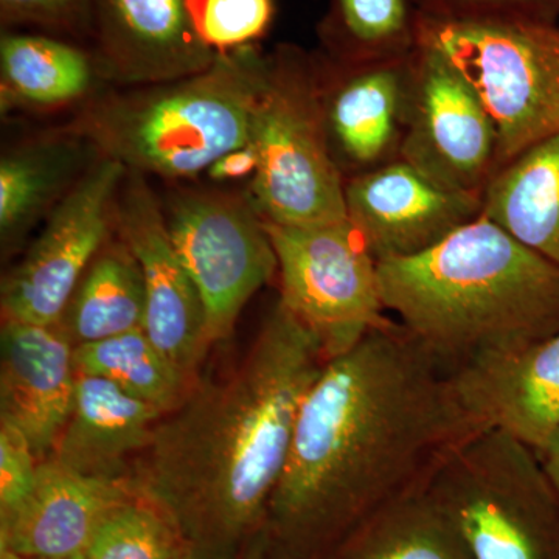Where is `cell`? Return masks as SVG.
Wrapping results in <instances>:
<instances>
[{"mask_svg":"<svg viewBox=\"0 0 559 559\" xmlns=\"http://www.w3.org/2000/svg\"><path fill=\"white\" fill-rule=\"evenodd\" d=\"M241 559H263V540H261L260 535L250 544L249 549L245 551V557Z\"/></svg>","mask_w":559,"mask_h":559,"instance_id":"cell-34","label":"cell"},{"mask_svg":"<svg viewBox=\"0 0 559 559\" xmlns=\"http://www.w3.org/2000/svg\"><path fill=\"white\" fill-rule=\"evenodd\" d=\"M164 412L119 385L76 370L75 396L50 459L98 479H130Z\"/></svg>","mask_w":559,"mask_h":559,"instance_id":"cell-18","label":"cell"},{"mask_svg":"<svg viewBox=\"0 0 559 559\" xmlns=\"http://www.w3.org/2000/svg\"><path fill=\"white\" fill-rule=\"evenodd\" d=\"M91 3L92 0H0V13L7 24L72 27L86 16Z\"/></svg>","mask_w":559,"mask_h":559,"instance_id":"cell-31","label":"cell"},{"mask_svg":"<svg viewBox=\"0 0 559 559\" xmlns=\"http://www.w3.org/2000/svg\"><path fill=\"white\" fill-rule=\"evenodd\" d=\"M75 385V345L58 323L2 320L0 419L21 429L40 460L60 439Z\"/></svg>","mask_w":559,"mask_h":559,"instance_id":"cell-16","label":"cell"},{"mask_svg":"<svg viewBox=\"0 0 559 559\" xmlns=\"http://www.w3.org/2000/svg\"><path fill=\"white\" fill-rule=\"evenodd\" d=\"M480 429L443 359L396 320L371 331L326 362L301 403L263 559H322Z\"/></svg>","mask_w":559,"mask_h":559,"instance_id":"cell-1","label":"cell"},{"mask_svg":"<svg viewBox=\"0 0 559 559\" xmlns=\"http://www.w3.org/2000/svg\"><path fill=\"white\" fill-rule=\"evenodd\" d=\"M0 559H27L20 557V555L13 554V551L0 549Z\"/></svg>","mask_w":559,"mask_h":559,"instance_id":"cell-35","label":"cell"},{"mask_svg":"<svg viewBox=\"0 0 559 559\" xmlns=\"http://www.w3.org/2000/svg\"><path fill=\"white\" fill-rule=\"evenodd\" d=\"M75 366L81 373L108 380L164 415L175 409L193 385L143 329L79 345Z\"/></svg>","mask_w":559,"mask_h":559,"instance_id":"cell-25","label":"cell"},{"mask_svg":"<svg viewBox=\"0 0 559 559\" xmlns=\"http://www.w3.org/2000/svg\"><path fill=\"white\" fill-rule=\"evenodd\" d=\"M481 215L559 267V134L491 176L481 193Z\"/></svg>","mask_w":559,"mask_h":559,"instance_id":"cell-19","label":"cell"},{"mask_svg":"<svg viewBox=\"0 0 559 559\" xmlns=\"http://www.w3.org/2000/svg\"><path fill=\"white\" fill-rule=\"evenodd\" d=\"M200 0H95L103 64L127 83H165L202 72L218 51L198 27Z\"/></svg>","mask_w":559,"mask_h":559,"instance_id":"cell-15","label":"cell"},{"mask_svg":"<svg viewBox=\"0 0 559 559\" xmlns=\"http://www.w3.org/2000/svg\"><path fill=\"white\" fill-rule=\"evenodd\" d=\"M145 283L123 241L106 242L84 272L58 325L75 347L143 329Z\"/></svg>","mask_w":559,"mask_h":559,"instance_id":"cell-23","label":"cell"},{"mask_svg":"<svg viewBox=\"0 0 559 559\" xmlns=\"http://www.w3.org/2000/svg\"><path fill=\"white\" fill-rule=\"evenodd\" d=\"M164 215L200 290L213 348L229 340L246 305L277 275L266 223L249 200L218 191H180Z\"/></svg>","mask_w":559,"mask_h":559,"instance_id":"cell-9","label":"cell"},{"mask_svg":"<svg viewBox=\"0 0 559 559\" xmlns=\"http://www.w3.org/2000/svg\"><path fill=\"white\" fill-rule=\"evenodd\" d=\"M40 462L25 433L0 419V520L31 498Z\"/></svg>","mask_w":559,"mask_h":559,"instance_id":"cell-29","label":"cell"},{"mask_svg":"<svg viewBox=\"0 0 559 559\" xmlns=\"http://www.w3.org/2000/svg\"><path fill=\"white\" fill-rule=\"evenodd\" d=\"M406 83L399 62H380L342 84L326 106V124L345 159L369 167L388 157L409 103Z\"/></svg>","mask_w":559,"mask_h":559,"instance_id":"cell-22","label":"cell"},{"mask_svg":"<svg viewBox=\"0 0 559 559\" xmlns=\"http://www.w3.org/2000/svg\"><path fill=\"white\" fill-rule=\"evenodd\" d=\"M535 452L547 480L559 499V428Z\"/></svg>","mask_w":559,"mask_h":559,"instance_id":"cell-33","label":"cell"},{"mask_svg":"<svg viewBox=\"0 0 559 559\" xmlns=\"http://www.w3.org/2000/svg\"><path fill=\"white\" fill-rule=\"evenodd\" d=\"M266 229L277 255L280 304L312 333L329 360L392 322L382 304L378 260L349 221L266 223Z\"/></svg>","mask_w":559,"mask_h":559,"instance_id":"cell-8","label":"cell"},{"mask_svg":"<svg viewBox=\"0 0 559 559\" xmlns=\"http://www.w3.org/2000/svg\"><path fill=\"white\" fill-rule=\"evenodd\" d=\"M414 49L401 156L441 186L481 194L498 165L495 123L454 66L436 51Z\"/></svg>","mask_w":559,"mask_h":559,"instance_id":"cell-11","label":"cell"},{"mask_svg":"<svg viewBox=\"0 0 559 559\" xmlns=\"http://www.w3.org/2000/svg\"><path fill=\"white\" fill-rule=\"evenodd\" d=\"M2 110L50 108L79 100L91 90L94 66L84 51L58 39L3 35L0 40Z\"/></svg>","mask_w":559,"mask_h":559,"instance_id":"cell-24","label":"cell"},{"mask_svg":"<svg viewBox=\"0 0 559 559\" xmlns=\"http://www.w3.org/2000/svg\"><path fill=\"white\" fill-rule=\"evenodd\" d=\"M345 204L378 261L423 252L481 215V194L441 186L403 159L349 180Z\"/></svg>","mask_w":559,"mask_h":559,"instance_id":"cell-13","label":"cell"},{"mask_svg":"<svg viewBox=\"0 0 559 559\" xmlns=\"http://www.w3.org/2000/svg\"><path fill=\"white\" fill-rule=\"evenodd\" d=\"M178 559H193L190 557L189 551H186V554L182 555V557H179Z\"/></svg>","mask_w":559,"mask_h":559,"instance_id":"cell-37","label":"cell"},{"mask_svg":"<svg viewBox=\"0 0 559 559\" xmlns=\"http://www.w3.org/2000/svg\"><path fill=\"white\" fill-rule=\"evenodd\" d=\"M419 13L447 17H491L559 22V0H419Z\"/></svg>","mask_w":559,"mask_h":559,"instance_id":"cell-30","label":"cell"},{"mask_svg":"<svg viewBox=\"0 0 559 559\" xmlns=\"http://www.w3.org/2000/svg\"><path fill=\"white\" fill-rule=\"evenodd\" d=\"M114 226L142 271L146 294L143 331L194 384L212 349L204 304L171 240L164 209L140 173L128 171L121 183Z\"/></svg>","mask_w":559,"mask_h":559,"instance_id":"cell-12","label":"cell"},{"mask_svg":"<svg viewBox=\"0 0 559 559\" xmlns=\"http://www.w3.org/2000/svg\"><path fill=\"white\" fill-rule=\"evenodd\" d=\"M415 46L465 76L498 131V165L559 134V22L415 16Z\"/></svg>","mask_w":559,"mask_h":559,"instance_id":"cell-6","label":"cell"},{"mask_svg":"<svg viewBox=\"0 0 559 559\" xmlns=\"http://www.w3.org/2000/svg\"><path fill=\"white\" fill-rule=\"evenodd\" d=\"M378 275L385 311L451 369L559 331V267L484 215Z\"/></svg>","mask_w":559,"mask_h":559,"instance_id":"cell-3","label":"cell"},{"mask_svg":"<svg viewBox=\"0 0 559 559\" xmlns=\"http://www.w3.org/2000/svg\"><path fill=\"white\" fill-rule=\"evenodd\" d=\"M270 68L252 46L221 51L202 72L92 106L73 134L128 171L193 178L248 145Z\"/></svg>","mask_w":559,"mask_h":559,"instance_id":"cell-4","label":"cell"},{"mask_svg":"<svg viewBox=\"0 0 559 559\" xmlns=\"http://www.w3.org/2000/svg\"><path fill=\"white\" fill-rule=\"evenodd\" d=\"M342 24L360 49L396 55L415 46L409 0H337Z\"/></svg>","mask_w":559,"mask_h":559,"instance_id":"cell-27","label":"cell"},{"mask_svg":"<svg viewBox=\"0 0 559 559\" xmlns=\"http://www.w3.org/2000/svg\"><path fill=\"white\" fill-rule=\"evenodd\" d=\"M253 207L266 223L320 226L348 221L345 186L331 156L326 108L293 51L271 60L253 114Z\"/></svg>","mask_w":559,"mask_h":559,"instance_id":"cell-7","label":"cell"},{"mask_svg":"<svg viewBox=\"0 0 559 559\" xmlns=\"http://www.w3.org/2000/svg\"><path fill=\"white\" fill-rule=\"evenodd\" d=\"M257 156L252 143L241 146V148L230 151L226 156L216 160L209 168L207 175L215 180H227L242 178L246 175L255 173Z\"/></svg>","mask_w":559,"mask_h":559,"instance_id":"cell-32","label":"cell"},{"mask_svg":"<svg viewBox=\"0 0 559 559\" xmlns=\"http://www.w3.org/2000/svg\"><path fill=\"white\" fill-rule=\"evenodd\" d=\"M91 142L70 138L43 140L10 151L0 162V240L10 250L35 226L36 221L57 207L100 157Z\"/></svg>","mask_w":559,"mask_h":559,"instance_id":"cell-20","label":"cell"},{"mask_svg":"<svg viewBox=\"0 0 559 559\" xmlns=\"http://www.w3.org/2000/svg\"><path fill=\"white\" fill-rule=\"evenodd\" d=\"M135 496L131 479L84 476L44 459L31 498L0 520V549L27 559L84 554L110 511Z\"/></svg>","mask_w":559,"mask_h":559,"instance_id":"cell-17","label":"cell"},{"mask_svg":"<svg viewBox=\"0 0 559 559\" xmlns=\"http://www.w3.org/2000/svg\"><path fill=\"white\" fill-rule=\"evenodd\" d=\"M428 491L473 559H559V499L535 450L499 429L452 448Z\"/></svg>","mask_w":559,"mask_h":559,"instance_id":"cell-5","label":"cell"},{"mask_svg":"<svg viewBox=\"0 0 559 559\" xmlns=\"http://www.w3.org/2000/svg\"><path fill=\"white\" fill-rule=\"evenodd\" d=\"M274 14L272 0H200L198 27L215 51L250 46L267 31Z\"/></svg>","mask_w":559,"mask_h":559,"instance_id":"cell-28","label":"cell"},{"mask_svg":"<svg viewBox=\"0 0 559 559\" xmlns=\"http://www.w3.org/2000/svg\"><path fill=\"white\" fill-rule=\"evenodd\" d=\"M62 559H84V555L83 554L73 555V557L62 558Z\"/></svg>","mask_w":559,"mask_h":559,"instance_id":"cell-36","label":"cell"},{"mask_svg":"<svg viewBox=\"0 0 559 559\" xmlns=\"http://www.w3.org/2000/svg\"><path fill=\"white\" fill-rule=\"evenodd\" d=\"M469 417L481 429L502 430L539 450L559 428V331L452 369Z\"/></svg>","mask_w":559,"mask_h":559,"instance_id":"cell-14","label":"cell"},{"mask_svg":"<svg viewBox=\"0 0 559 559\" xmlns=\"http://www.w3.org/2000/svg\"><path fill=\"white\" fill-rule=\"evenodd\" d=\"M426 485L374 511L322 559H473Z\"/></svg>","mask_w":559,"mask_h":559,"instance_id":"cell-21","label":"cell"},{"mask_svg":"<svg viewBox=\"0 0 559 559\" xmlns=\"http://www.w3.org/2000/svg\"><path fill=\"white\" fill-rule=\"evenodd\" d=\"M329 362L280 300L229 370L198 378L134 463L193 559H241L260 535L305 396Z\"/></svg>","mask_w":559,"mask_h":559,"instance_id":"cell-2","label":"cell"},{"mask_svg":"<svg viewBox=\"0 0 559 559\" xmlns=\"http://www.w3.org/2000/svg\"><path fill=\"white\" fill-rule=\"evenodd\" d=\"M127 167L98 157L57 207L0 290L2 320L57 325L114 226Z\"/></svg>","mask_w":559,"mask_h":559,"instance_id":"cell-10","label":"cell"},{"mask_svg":"<svg viewBox=\"0 0 559 559\" xmlns=\"http://www.w3.org/2000/svg\"><path fill=\"white\" fill-rule=\"evenodd\" d=\"M186 551L170 518L135 496L110 511L83 555L84 559H178Z\"/></svg>","mask_w":559,"mask_h":559,"instance_id":"cell-26","label":"cell"}]
</instances>
